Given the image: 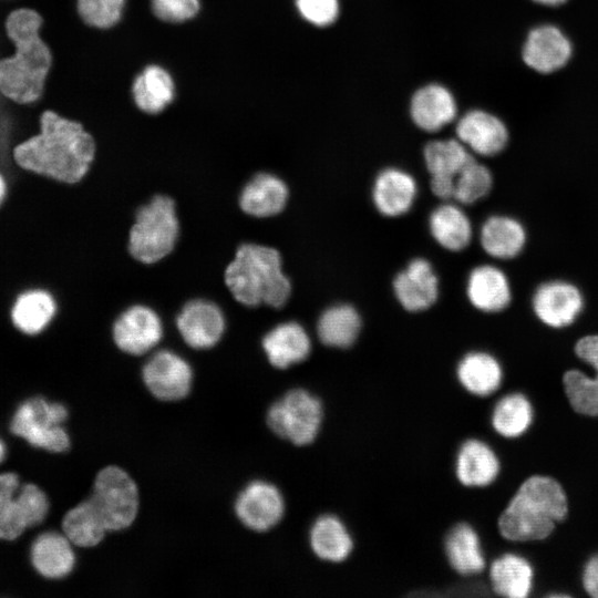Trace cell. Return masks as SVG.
Instances as JSON below:
<instances>
[{
	"instance_id": "obj_27",
	"label": "cell",
	"mask_w": 598,
	"mask_h": 598,
	"mask_svg": "<svg viewBox=\"0 0 598 598\" xmlns=\"http://www.w3.org/2000/svg\"><path fill=\"white\" fill-rule=\"evenodd\" d=\"M309 543L318 558L330 563L343 561L353 548V540L346 525L331 514L315 520L310 528Z\"/></svg>"
},
{
	"instance_id": "obj_4",
	"label": "cell",
	"mask_w": 598,
	"mask_h": 598,
	"mask_svg": "<svg viewBox=\"0 0 598 598\" xmlns=\"http://www.w3.org/2000/svg\"><path fill=\"white\" fill-rule=\"evenodd\" d=\"M225 283L233 297L247 307L264 303L280 308L291 292L279 251L259 244L247 243L238 247L225 270Z\"/></svg>"
},
{
	"instance_id": "obj_17",
	"label": "cell",
	"mask_w": 598,
	"mask_h": 598,
	"mask_svg": "<svg viewBox=\"0 0 598 598\" xmlns=\"http://www.w3.org/2000/svg\"><path fill=\"white\" fill-rule=\"evenodd\" d=\"M393 290L405 310L423 311L439 297V279L427 260L415 258L395 276Z\"/></svg>"
},
{
	"instance_id": "obj_16",
	"label": "cell",
	"mask_w": 598,
	"mask_h": 598,
	"mask_svg": "<svg viewBox=\"0 0 598 598\" xmlns=\"http://www.w3.org/2000/svg\"><path fill=\"white\" fill-rule=\"evenodd\" d=\"M176 326L189 347L208 349L220 340L225 330V318L215 303L195 299L182 308L176 318Z\"/></svg>"
},
{
	"instance_id": "obj_31",
	"label": "cell",
	"mask_w": 598,
	"mask_h": 598,
	"mask_svg": "<svg viewBox=\"0 0 598 598\" xmlns=\"http://www.w3.org/2000/svg\"><path fill=\"white\" fill-rule=\"evenodd\" d=\"M489 578L497 595L525 598L532 589L533 569L525 558L505 554L492 563Z\"/></svg>"
},
{
	"instance_id": "obj_46",
	"label": "cell",
	"mask_w": 598,
	"mask_h": 598,
	"mask_svg": "<svg viewBox=\"0 0 598 598\" xmlns=\"http://www.w3.org/2000/svg\"><path fill=\"white\" fill-rule=\"evenodd\" d=\"M6 455V447L2 441L0 440V463L3 461Z\"/></svg>"
},
{
	"instance_id": "obj_1",
	"label": "cell",
	"mask_w": 598,
	"mask_h": 598,
	"mask_svg": "<svg viewBox=\"0 0 598 598\" xmlns=\"http://www.w3.org/2000/svg\"><path fill=\"white\" fill-rule=\"evenodd\" d=\"M94 155V140L83 125L51 110L40 115L39 132L12 151L19 167L64 184L80 182Z\"/></svg>"
},
{
	"instance_id": "obj_28",
	"label": "cell",
	"mask_w": 598,
	"mask_h": 598,
	"mask_svg": "<svg viewBox=\"0 0 598 598\" xmlns=\"http://www.w3.org/2000/svg\"><path fill=\"white\" fill-rule=\"evenodd\" d=\"M457 379L470 393L486 396L501 385L503 371L492 354L483 351L467 353L457 365Z\"/></svg>"
},
{
	"instance_id": "obj_10",
	"label": "cell",
	"mask_w": 598,
	"mask_h": 598,
	"mask_svg": "<svg viewBox=\"0 0 598 598\" xmlns=\"http://www.w3.org/2000/svg\"><path fill=\"white\" fill-rule=\"evenodd\" d=\"M142 375L150 392L162 401L181 400L190 391L193 380L190 365L168 350L153 354L145 363Z\"/></svg>"
},
{
	"instance_id": "obj_8",
	"label": "cell",
	"mask_w": 598,
	"mask_h": 598,
	"mask_svg": "<svg viewBox=\"0 0 598 598\" xmlns=\"http://www.w3.org/2000/svg\"><path fill=\"white\" fill-rule=\"evenodd\" d=\"M49 512L47 495L37 485H20L16 473L0 474V538L13 540L40 524Z\"/></svg>"
},
{
	"instance_id": "obj_34",
	"label": "cell",
	"mask_w": 598,
	"mask_h": 598,
	"mask_svg": "<svg viewBox=\"0 0 598 598\" xmlns=\"http://www.w3.org/2000/svg\"><path fill=\"white\" fill-rule=\"evenodd\" d=\"M361 329V318L350 305H336L326 309L317 324L319 340L332 348H348L354 343Z\"/></svg>"
},
{
	"instance_id": "obj_32",
	"label": "cell",
	"mask_w": 598,
	"mask_h": 598,
	"mask_svg": "<svg viewBox=\"0 0 598 598\" xmlns=\"http://www.w3.org/2000/svg\"><path fill=\"white\" fill-rule=\"evenodd\" d=\"M171 74L158 65H148L133 83V97L140 110L150 114L162 112L174 99Z\"/></svg>"
},
{
	"instance_id": "obj_22",
	"label": "cell",
	"mask_w": 598,
	"mask_h": 598,
	"mask_svg": "<svg viewBox=\"0 0 598 598\" xmlns=\"http://www.w3.org/2000/svg\"><path fill=\"white\" fill-rule=\"evenodd\" d=\"M288 194L282 179L269 173H259L244 186L239 206L250 216L270 217L285 208Z\"/></svg>"
},
{
	"instance_id": "obj_2",
	"label": "cell",
	"mask_w": 598,
	"mask_h": 598,
	"mask_svg": "<svg viewBox=\"0 0 598 598\" xmlns=\"http://www.w3.org/2000/svg\"><path fill=\"white\" fill-rule=\"evenodd\" d=\"M43 19L31 8H18L4 21L12 55L0 60V93L18 104L37 102L52 66V53L40 35Z\"/></svg>"
},
{
	"instance_id": "obj_33",
	"label": "cell",
	"mask_w": 598,
	"mask_h": 598,
	"mask_svg": "<svg viewBox=\"0 0 598 598\" xmlns=\"http://www.w3.org/2000/svg\"><path fill=\"white\" fill-rule=\"evenodd\" d=\"M430 230L443 248L460 251L472 239V225L466 214L456 205L443 204L430 216Z\"/></svg>"
},
{
	"instance_id": "obj_35",
	"label": "cell",
	"mask_w": 598,
	"mask_h": 598,
	"mask_svg": "<svg viewBox=\"0 0 598 598\" xmlns=\"http://www.w3.org/2000/svg\"><path fill=\"white\" fill-rule=\"evenodd\" d=\"M62 529L70 542L80 547L96 546L109 532L90 498L65 514Z\"/></svg>"
},
{
	"instance_id": "obj_45",
	"label": "cell",
	"mask_w": 598,
	"mask_h": 598,
	"mask_svg": "<svg viewBox=\"0 0 598 598\" xmlns=\"http://www.w3.org/2000/svg\"><path fill=\"white\" fill-rule=\"evenodd\" d=\"M536 3L549 7H556L565 3L567 0H533Z\"/></svg>"
},
{
	"instance_id": "obj_40",
	"label": "cell",
	"mask_w": 598,
	"mask_h": 598,
	"mask_svg": "<svg viewBox=\"0 0 598 598\" xmlns=\"http://www.w3.org/2000/svg\"><path fill=\"white\" fill-rule=\"evenodd\" d=\"M154 14L166 22H184L199 10V0H152Z\"/></svg>"
},
{
	"instance_id": "obj_18",
	"label": "cell",
	"mask_w": 598,
	"mask_h": 598,
	"mask_svg": "<svg viewBox=\"0 0 598 598\" xmlns=\"http://www.w3.org/2000/svg\"><path fill=\"white\" fill-rule=\"evenodd\" d=\"M458 140L472 152L483 156L501 153L508 143L506 125L485 111H471L457 123Z\"/></svg>"
},
{
	"instance_id": "obj_42",
	"label": "cell",
	"mask_w": 598,
	"mask_h": 598,
	"mask_svg": "<svg viewBox=\"0 0 598 598\" xmlns=\"http://www.w3.org/2000/svg\"><path fill=\"white\" fill-rule=\"evenodd\" d=\"M576 355L598 373V334H587L575 344Z\"/></svg>"
},
{
	"instance_id": "obj_14",
	"label": "cell",
	"mask_w": 598,
	"mask_h": 598,
	"mask_svg": "<svg viewBox=\"0 0 598 598\" xmlns=\"http://www.w3.org/2000/svg\"><path fill=\"white\" fill-rule=\"evenodd\" d=\"M236 515L248 528L266 532L283 516L285 501L280 491L267 482H252L239 494L235 504Z\"/></svg>"
},
{
	"instance_id": "obj_11",
	"label": "cell",
	"mask_w": 598,
	"mask_h": 598,
	"mask_svg": "<svg viewBox=\"0 0 598 598\" xmlns=\"http://www.w3.org/2000/svg\"><path fill=\"white\" fill-rule=\"evenodd\" d=\"M532 307L540 322L560 329L578 318L584 308V296L578 287L568 281H547L535 290Z\"/></svg>"
},
{
	"instance_id": "obj_39",
	"label": "cell",
	"mask_w": 598,
	"mask_h": 598,
	"mask_svg": "<svg viewBox=\"0 0 598 598\" xmlns=\"http://www.w3.org/2000/svg\"><path fill=\"white\" fill-rule=\"evenodd\" d=\"M125 0H76L81 19L89 25L107 29L116 24L122 16Z\"/></svg>"
},
{
	"instance_id": "obj_30",
	"label": "cell",
	"mask_w": 598,
	"mask_h": 598,
	"mask_svg": "<svg viewBox=\"0 0 598 598\" xmlns=\"http://www.w3.org/2000/svg\"><path fill=\"white\" fill-rule=\"evenodd\" d=\"M445 554L452 568L467 576L481 573L485 567V558L478 535L468 524L455 525L446 535Z\"/></svg>"
},
{
	"instance_id": "obj_3",
	"label": "cell",
	"mask_w": 598,
	"mask_h": 598,
	"mask_svg": "<svg viewBox=\"0 0 598 598\" xmlns=\"http://www.w3.org/2000/svg\"><path fill=\"white\" fill-rule=\"evenodd\" d=\"M568 512L567 497L551 477L534 475L518 488L498 518L502 536L512 542L540 540Z\"/></svg>"
},
{
	"instance_id": "obj_13",
	"label": "cell",
	"mask_w": 598,
	"mask_h": 598,
	"mask_svg": "<svg viewBox=\"0 0 598 598\" xmlns=\"http://www.w3.org/2000/svg\"><path fill=\"white\" fill-rule=\"evenodd\" d=\"M163 326L157 313L136 305L122 312L113 324L115 344L124 352L140 355L152 350L162 339Z\"/></svg>"
},
{
	"instance_id": "obj_15",
	"label": "cell",
	"mask_w": 598,
	"mask_h": 598,
	"mask_svg": "<svg viewBox=\"0 0 598 598\" xmlns=\"http://www.w3.org/2000/svg\"><path fill=\"white\" fill-rule=\"evenodd\" d=\"M472 158V154L461 141L429 143L424 148V159L431 174L433 194L442 199L451 198L456 176Z\"/></svg>"
},
{
	"instance_id": "obj_44",
	"label": "cell",
	"mask_w": 598,
	"mask_h": 598,
	"mask_svg": "<svg viewBox=\"0 0 598 598\" xmlns=\"http://www.w3.org/2000/svg\"><path fill=\"white\" fill-rule=\"evenodd\" d=\"M7 182L2 173L0 172V205L3 203L7 196Z\"/></svg>"
},
{
	"instance_id": "obj_20",
	"label": "cell",
	"mask_w": 598,
	"mask_h": 598,
	"mask_svg": "<svg viewBox=\"0 0 598 598\" xmlns=\"http://www.w3.org/2000/svg\"><path fill=\"white\" fill-rule=\"evenodd\" d=\"M416 190V183L410 174L398 168H386L375 178L372 199L383 216L398 217L410 210Z\"/></svg>"
},
{
	"instance_id": "obj_37",
	"label": "cell",
	"mask_w": 598,
	"mask_h": 598,
	"mask_svg": "<svg viewBox=\"0 0 598 598\" xmlns=\"http://www.w3.org/2000/svg\"><path fill=\"white\" fill-rule=\"evenodd\" d=\"M492 186L491 171L473 157L456 176L452 197L463 205H472L487 196Z\"/></svg>"
},
{
	"instance_id": "obj_23",
	"label": "cell",
	"mask_w": 598,
	"mask_h": 598,
	"mask_svg": "<svg viewBox=\"0 0 598 598\" xmlns=\"http://www.w3.org/2000/svg\"><path fill=\"white\" fill-rule=\"evenodd\" d=\"M499 472V461L483 441H465L456 456V477L465 486L482 487L491 484Z\"/></svg>"
},
{
	"instance_id": "obj_12",
	"label": "cell",
	"mask_w": 598,
	"mask_h": 598,
	"mask_svg": "<svg viewBox=\"0 0 598 598\" xmlns=\"http://www.w3.org/2000/svg\"><path fill=\"white\" fill-rule=\"evenodd\" d=\"M573 45L558 27L540 24L533 28L524 42L522 58L532 70L549 74L564 68L570 60Z\"/></svg>"
},
{
	"instance_id": "obj_24",
	"label": "cell",
	"mask_w": 598,
	"mask_h": 598,
	"mask_svg": "<svg viewBox=\"0 0 598 598\" xmlns=\"http://www.w3.org/2000/svg\"><path fill=\"white\" fill-rule=\"evenodd\" d=\"M526 239L523 224L505 215L488 217L480 233L482 248L496 259H512L518 256L526 245Z\"/></svg>"
},
{
	"instance_id": "obj_9",
	"label": "cell",
	"mask_w": 598,
	"mask_h": 598,
	"mask_svg": "<svg viewBox=\"0 0 598 598\" xmlns=\"http://www.w3.org/2000/svg\"><path fill=\"white\" fill-rule=\"evenodd\" d=\"M90 501L107 530H122L132 525L138 511V492L131 476L117 466L99 472Z\"/></svg>"
},
{
	"instance_id": "obj_19",
	"label": "cell",
	"mask_w": 598,
	"mask_h": 598,
	"mask_svg": "<svg viewBox=\"0 0 598 598\" xmlns=\"http://www.w3.org/2000/svg\"><path fill=\"white\" fill-rule=\"evenodd\" d=\"M466 293L476 309L488 313L504 310L512 299L508 278L491 265H482L471 271Z\"/></svg>"
},
{
	"instance_id": "obj_38",
	"label": "cell",
	"mask_w": 598,
	"mask_h": 598,
	"mask_svg": "<svg viewBox=\"0 0 598 598\" xmlns=\"http://www.w3.org/2000/svg\"><path fill=\"white\" fill-rule=\"evenodd\" d=\"M564 389L573 409L598 416V373L590 377L579 370H568L563 377Z\"/></svg>"
},
{
	"instance_id": "obj_41",
	"label": "cell",
	"mask_w": 598,
	"mask_h": 598,
	"mask_svg": "<svg viewBox=\"0 0 598 598\" xmlns=\"http://www.w3.org/2000/svg\"><path fill=\"white\" fill-rule=\"evenodd\" d=\"M300 14L309 22L324 27L338 17V0H296Z\"/></svg>"
},
{
	"instance_id": "obj_25",
	"label": "cell",
	"mask_w": 598,
	"mask_h": 598,
	"mask_svg": "<svg viewBox=\"0 0 598 598\" xmlns=\"http://www.w3.org/2000/svg\"><path fill=\"white\" fill-rule=\"evenodd\" d=\"M456 114V105L452 94L439 84H430L420 89L411 103V115L422 130L435 132L452 122Z\"/></svg>"
},
{
	"instance_id": "obj_5",
	"label": "cell",
	"mask_w": 598,
	"mask_h": 598,
	"mask_svg": "<svg viewBox=\"0 0 598 598\" xmlns=\"http://www.w3.org/2000/svg\"><path fill=\"white\" fill-rule=\"evenodd\" d=\"M178 231L174 200L165 195H156L135 215L130 230V254L143 264H154L173 250Z\"/></svg>"
},
{
	"instance_id": "obj_6",
	"label": "cell",
	"mask_w": 598,
	"mask_h": 598,
	"mask_svg": "<svg viewBox=\"0 0 598 598\" xmlns=\"http://www.w3.org/2000/svg\"><path fill=\"white\" fill-rule=\"evenodd\" d=\"M323 419L321 401L305 389H293L276 401L267 413L270 430L295 445L317 437Z\"/></svg>"
},
{
	"instance_id": "obj_29",
	"label": "cell",
	"mask_w": 598,
	"mask_h": 598,
	"mask_svg": "<svg viewBox=\"0 0 598 598\" xmlns=\"http://www.w3.org/2000/svg\"><path fill=\"white\" fill-rule=\"evenodd\" d=\"M56 312V302L51 293L31 289L20 295L11 309L14 327L22 333L33 336L42 332Z\"/></svg>"
},
{
	"instance_id": "obj_7",
	"label": "cell",
	"mask_w": 598,
	"mask_h": 598,
	"mask_svg": "<svg viewBox=\"0 0 598 598\" xmlns=\"http://www.w3.org/2000/svg\"><path fill=\"white\" fill-rule=\"evenodd\" d=\"M68 417L64 405L42 398L24 401L17 409L10 430L31 445L50 452H65L70 439L62 424Z\"/></svg>"
},
{
	"instance_id": "obj_26",
	"label": "cell",
	"mask_w": 598,
	"mask_h": 598,
	"mask_svg": "<svg viewBox=\"0 0 598 598\" xmlns=\"http://www.w3.org/2000/svg\"><path fill=\"white\" fill-rule=\"evenodd\" d=\"M70 539L65 535L47 532L37 537L31 548L34 568L47 578H62L69 575L75 564Z\"/></svg>"
},
{
	"instance_id": "obj_36",
	"label": "cell",
	"mask_w": 598,
	"mask_h": 598,
	"mask_svg": "<svg viewBox=\"0 0 598 598\" xmlns=\"http://www.w3.org/2000/svg\"><path fill=\"white\" fill-rule=\"evenodd\" d=\"M533 421V409L525 395L512 393L503 396L492 414L494 430L504 437L522 435Z\"/></svg>"
},
{
	"instance_id": "obj_43",
	"label": "cell",
	"mask_w": 598,
	"mask_h": 598,
	"mask_svg": "<svg viewBox=\"0 0 598 598\" xmlns=\"http://www.w3.org/2000/svg\"><path fill=\"white\" fill-rule=\"evenodd\" d=\"M582 585L590 596L598 598V555L590 558L586 564L582 575Z\"/></svg>"
},
{
	"instance_id": "obj_21",
	"label": "cell",
	"mask_w": 598,
	"mask_h": 598,
	"mask_svg": "<svg viewBox=\"0 0 598 598\" xmlns=\"http://www.w3.org/2000/svg\"><path fill=\"white\" fill-rule=\"evenodd\" d=\"M262 348L270 364L286 369L308 358L311 340L299 323L283 322L264 337Z\"/></svg>"
}]
</instances>
